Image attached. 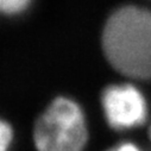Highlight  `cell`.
Here are the masks:
<instances>
[{
    "label": "cell",
    "mask_w": 151,
    "mask_h": 151,
    "mask_svg": "<svg viewBox=\"0 0 151 151\" xmlns=\"http://www.w3.org/2000/svg\"><path fill=\"white\" fill-rule=\"evenodd\" d=\"M112 67L133 79H151V11L126 6L113 13L102 35Z\"/></svg>",
    "instance_id": "1"
},
{
    "label": "cell",
    "mask_w": 151,
    "mask_h": 151,
    "mask_svg": "<svg viewBox=\"0 0 151 151\" xmlns=\"http://www.w3.org/2000/svg\"><path fill=\"white\" fill-rule=\"evenodd\" d=\"M87 137L83 112L67 98L55 99L38 118L33 131L38 151H81Z\"/></svg>",
    "instance_id": "2"
},
{
    "label": "cell",
    "mask_w": 151,
    "mask_h": 151,
    "mask_svg": "<svg viewBox=\"0 0 151 151\" xmlns=\"http://www.w3.org/2000/svg\"><path fill=\"white\" fill-rule=\"evenodd\" d=\"M101 104L107 123L116 130L140 126L147 118V104L144 95L129 83L105 88Z\"/></svg>",
    "instance_id": "3"
},
{
    "label": "cell",
    "mask_w": 151,
    "mask_h": 151,
    "mask_svg": "<svg viewBox=\"0 0 151 151\" xmlns=\"http://www.w3.org/2000/svg\"><path fill=\"white\" fill-rule=\"evenodd\" d=\"M30 0H0V12L14 14L27 7Z\"/></svg>",
    "instance_id": "4"
},
{
    "label": "cell",
    "mask_w": 151,
    "mask_h": 151,
    "mask_svg": "<svg viewBox=\"0 0 151 151\" xmlns=\"http://www.w3.org/2000/svg\"><path fill=\"white\" fill-rule=\"evenodd\" d=\"M12 127L0 119V151H7L12 142Z\"/></svg>",
    "instance_id": "5"
},
{
    "label": "cell",
    "mask_w": 151,
    "mask_h": 151,
    "mask_svg": "<svg viewBox=\"0 0 151 151\" xmlns=\"http://www.w3.org/2000/svg\"><path fill=\"white\" fill-rule=\"evenodd\" d=\"M109 151H142V150L133 143H122Z\"/></svg>",
    "instance_id": "6"
},
{
    "label": "cell",
    "mask_w": 151,
    "mask_h": 151,
    "mask_svg": "<svg viewBox=\"0 0 151 151\" xmlns=\"http://www.w3.org/2000/svg\"><path fill=\"white\" fill-rule=\"evenodd\" d=\"M150 138H151V129H150Z\"/></svg>",
    "instance_id": "7"
}]
</instances>
